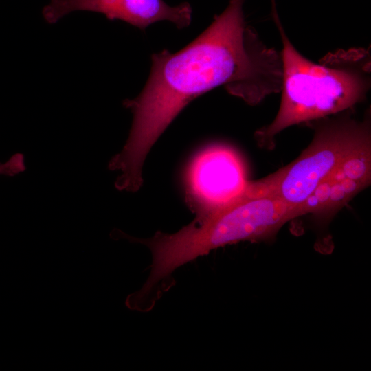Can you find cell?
Returning a JSON list of instances; mask_svg holds the SVG:
<instances>
[{"label": "cell", "instance_id": "cell-1", "mask_svg": "<svg viewBox=\"0 0 371 371\" xmlns=\"http://www.w3.org/2000/svg\"><path fill=\"white\" fill-rule=\"evenodd\" d=\"M245 0H229L225 10L179 52L152 55L148 80L136 98L123 104L133 115L126 142L109 161L128 182L139 181L144 161L160 135L192 100L224 86L255 105L282 89L280 53L267 47L246 24Z\"/></svg>", "mask_w": 371, "mask_h": 371}, {"label": "cell", "instance_id": "cell-2", "mask_svg": "<svg viewBox=\"0 0 371 371\" xmlns=\"http://www.w3.org/2000/svg\"><path fill=\"white\" fill-rule=\"evenodd\" d=\"M273 15L283 44L282 99L274 120L255 134L260 146L269 148L274 137L291 126L352 107L363 100L370 85L368 52L341 51L321 63L312 62L290 42L275 10Z\"/></svg>", "mask_w": 371, "mask_h": 371}, {"label": "cell", "instance_id": "cell-3", "mask_svg": "<svg viewBox=\"0 0 371 371\" xmlns=\"http://www.w3.org/2000/svg\"><path fill=\"white\" fill-rule=\"evenodd\" d=\"M298 217L295 206L278 196L243 199L205 218L194 219L174 234L128 240L147 246L153 256L150 275L141 288L161 295L172 286L178 267L210 251L240 241L270 239L289 221Z\"/></svg>", "mask_w": 371, "mask_h": 371}, {"label": "cell", "instance_id": "cell-4", "mask_svg": "<svg viewBox=\"0 0 371 371\" xmlns=\"http://www.w3.org/2000/svg\"><path fill=\"white\" fill-rule=\"evenodd\" d=\"M368 118L344 117L319 124L309 146L279 169L276 196L296 206L303 202L354 151L370 140Z\"/></svg>", "mask_w": 371, "mask_h": 371}, {"label": "cell", "instance_id": "cell-5", "mask_svg": "<svg viewBox=\"0 0 371 371\" xmlns=\"http://www.w3.org/2000/svg\"><path fill=\"white\" fill-rule=\"evenodd\" d=\"M185 182L187 203L196 219H201L238 202L249 181L240 155L229 146L215 144L194 157Z\"/></svg>", "mask_w": 371, "mask_h": 371}, {"label": "cell", "instance_id": "cell-6", "mask_svg": "<svg viewBox=\"0 0 371 371\" xmlns=\"http://www.w3.org/2000/svg\"><path fill=\"white\" fill-rule=\"evenodd\" d=\"M91 11L109 20H121L142 30L160 21H168L179 28L190 25L192 9L188 2L175 6L164 0H51L43 10L44 19L54 24L74 11Z\"/></svg>", "mask_w": 371, "mask_h": 371}, {"label": "cell", "instance_id": "cell-7", "mask_svg": "<svg viewBox=\"0 0 371 371\" xmlns=\"http://www.w3.org/2000/svg\"><path fill=\"white\" fill-rule=\"evenodd\" d=\"M365 188L364 184L350 179L337 180L327 177L303 202L296 205L298 216L334 212Z\"/></svg>", "mask_w": 371, "mask_h": 371}, {"label": "cell", "instance_id": "cell-8", "mask_svg": "<svg viewBox=\"0 0 371 371\" xmlns=\"http://www.w3.org/2000/svg\"><path fill=\"white\" fill-rule=\"evenodd\" d=\"M328 177L350 179L368 186L371 177V140L350 155Z\"/></svg>", "mask_w": 371, "mask_h": 371}, {"label": "cell", "instance_id": "cell-9", "mask_svg": "<svg viewBox=\"0 0 371 371\" xmlns=\"http://www.w3.org/2000/svg\"><path fill=\"white\" fill-rule=\"evenodd\" d=\"M25 170V158L21 153H16L7 161L0 163V175L13 176L23 172Z\"/></svg>", "mask_w": 371, "mask_h": 371}]
</instances>
